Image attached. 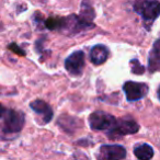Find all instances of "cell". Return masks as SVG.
I'll list each match as a JSON object with an SVG mask.
<instances>
[{
  "label": "cell",
  "mask_w": 160,
  "mask_h": 160,
  "mask_svg": "<svg viewBox=\"0 0 160 160\" xmlns=\"http://www.w3.org/2000/svg\"><path fill=\"white\" fill-rule=\"evenodd\" d=\"M134 11L142 17L146 30H150L152 23L160 16V1L158 0H137L134 3Z\"/></svg>",
  "instance_id": "obj_1"
},
{
  "label": "cell",
  "mask_w": 160,
  "mask_h": 160,
  "mask_svg": "<svg viewBox=\"0 0 160 160\" xmlns=\"http://www.w3.org/2000/svg\"><path fill=\"white\" fill-rule=\"evenodd\" d=\"M24 122V114L21 111L2 108V112H1L2 135H5V134H18L23 128Z\"/></svg>",
  "instance_id": "obj_2"
},
{
  "label": "cell",
  "mask_w": 160,
  "mask_h": 160,
  "mask_svg": "<svg viewBox=\"0 0 160 160\" xmlns=\"http://www.w3.org/2000/svg\"><path fill=\"white\" fill-rule=\"evenodd\" d=\"M118 118L103 111L93 112L89 116V125L93 131H111L115 126Z\"/></svg>",
  "instance_id": "obj_3"
},
{
  "label": "cell",
  "mask_w": 160,
  "mask_h": 160,
  "mask_svg": "<svg viewBox=\"0 0 160 160\" xmlns=\"http://www.w3.org/2000/svg\"><path fill=\"white\" fill-rule=\"evenodd\" d=\"M138 131H139V125L136 123V121L131 116H125V118H118L115 126L108 132V135L111 138H118L120 136L135 134Z\"/></svg>",
  "instance_id": "obj_4"
},
{
  "label": "cell",
  "mask_w": 160,
  "mask_h": 160,
  "mask_svg": "<svg viewBox=\"0 0 160 160\" xmlns=\"http://www.w3.org/2000/svg\"><path fill=\"white\" fill-rule=\"evenodd\" d=\"M123 90L125 92V96L128 102L138 101L140 99L145 98L148 93V86L146 83L134 82V81H126L123 85Z\"/></svg>",
  "instance_id": "obj_5"
},
{
  "label": "cell",
  "mask_w": 160,
  "mask_h": 160,
  "mask_svg": "<svg viewBox=\"0 0 160 160\" xmlns=\"http://www.w3.org/2000/svg\"><path fill=\"white\" fill-rule=\"evenodd\" d=\"M85 67V54L82 51L73 52L65 60V68L70 75L80 76Z\"/></svg>",
  "instance_id": "obj_6"
},
{
  "label": "cell",
  "mask_w": 160,
  "mask_h": 160,
  "mask_svg": "<svg viewBox=\"0 0 160 160\" xmlns=\"http://www.w3.org/2000/svg\"><path fill=\"white\" fill-rule=\"evenodd\" d=\"M99 158L107 160H116L126 158V149L120 145H103L100 147Z\"/></svg>",
  "instance_id": "obj_7"
},
{
  "label": "cell",
  "mask_w": 160,
  "mask_h": 160,
  "mask_svg": "<svg viewBox=\"0 0 160 160\" xmlns=\"http://www.w3.org/2000/svg\"><path fill=\"white\" fill-rule=\"evenodd\" d=\"M30 108L35 112L38 115H40L42 118V121L41 123L42 124H47V123L51 122V120L53 118V110L52 108L47 104L45 101L43 100H35V101H32L30 103Z\"/></svg>",
  "instance_id": "obj_8"
},
{
  "label": "cell",
  "mask_w": 160,
  "mask_h": 160,
  "mask_svg": "<svg viewBox=\"0 0 160 160\" xmlns=\"http://www.w3.org/2000/svg\"><path fill=\"white\" fill-rule=\"evenodd\" d=\"M109 57V49L105 45H96L90 51V60L94 65H102Z\"/></svg>",
  "instance_id": "obj_9"
},
{
  "label": "cell",
  "mask_w": 160,
  "mask_h": 160,
  "mask_svg": "<svg viewBox=\"0 0 160 160\" xmlns=\"http://www.w3.org/2000/svg\"><path fill=\"white\" fill-rule=\"evenodd\" d=\"M148 68L151 72L160 70V38L157 40L149 53Z\"/></svg>",
  "instance_id": "obj_10"
},
{
  "label": "cell",
  "mask_w": 160,
  "mask_h": 160,
  "mask_svg": "<svg viewBox=\"0 0 160 160\" xmlns=\"http://www.w3.org/2000/svg\"><path fill=\"white\" fill-rule=\"evenodd\" d=\"M134 155L142 160H149L153 157V149L148 144H138L134 148Z\"/></svg>",
  "instance_id": "obj_11"
},
{
  "label": "cell",
  "mask_w": 160,
  "mask_h": 160,
  "mask_svg": "<svg viewBox=\"0 0 160 160\" xmlns=\"http://www.w3.org/2000/svg\"><path fill=\"white\" fill-rule=\"evenodd\" d=\"M66 25V18H48L45 21V27L48 30H62Z\"/></svg>",
  "instance_id": "obj_12"
},
{
  "label": "cell",
  "mask_w": 160,
  "mask_h": 160,
  "mask_svg": "<svg viewBox=\"0 0 160 160\" xmlns=\"http://www.w3.org/2000/svg\"><path fill=\"white\" fill-rule=\"evenodd\" d=\"M80 17L85 21L89 23H92V20L94 18V12L93 9L91 8L90 3H88L86 0H83L82 5H81V12H80Z\"/></svg>",
  "instance_id": "obj_13"
},
{
  "label": "cell",
  "mask_w": 160,
  "mask_h": 160,
  "mask_svg": "<svg viewBox=\"0 0 160 160\" xmlns=\"http://www.w3.org/2000/svg\"><path fill=\"white\" fill-rule=\"evenodd\" d=\"M131 68L132 71L136 75H142L145 72V68L140 65V62L137 59L131 60Z\"/></svg>",
  "instance_id": "obj_14"
},
{
  "label": "cell",
  "mask_w": 160,
  "mask_h": 160,
  "mask_svg": "<svg viewBox=\"0 0 160 160\" xmlns=\"http://www.w3.org/2000/svg\"><path fill=\"white\" fill-rule=\"evenodd\" d=\"M8 48H10L11 51H13L14 53L19 54L20 56H24V52L22 51V49L20 48V47H18L16 44H10L9 46H8Z\"/></svg>",
  "instance_id": "obj_15"
},
{
  "label": "cell",
  "mask_w": 160,
  "mask_h": 160,
  "mask_svg": "<svg viewBox=\"0 0 160 160\" xmlns=\"http://www.w3.org/2000/svg\"><path fill=\"white\" fill-rule=\"evenodd\" d=\"M158 97H159V99H160V87H159V90H158Z\"/></svg>",
  "instance_id": "obj_16"
}]
</instances>
